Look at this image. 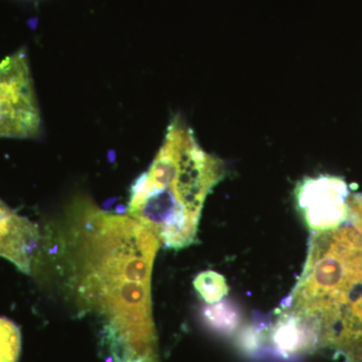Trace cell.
<instances>
[{
  "mask_svg": "<svg viewBox=\"0 0 362 362\" xmlns=\"http://www.w3.org/2000/svg\"><path fill=\"white\" fill-rule=\"evenodd\" d=\"M75 284L110 362H158L151 276L159 240L130 216L88 209L74 230Z\"/></svg>",
  "mask_w": 362,
  "mask_h": 362,
  "instance_id": "6da1fadb",
  "label": "cell"
},
{
  "mask_svg": "<svg viewBox=\"0 0 362 362\" xmlns=\"http://www.w3.org/2000/svg\"><path fill=\"white\" fill-rule=\"evenodd\" d=\"M40 129L28 59L21 49L0 63V137L33 138Z\"/></svg>",
  "mask_w": 362,
  "mask_h": 362,
  "instance_id": "3957f363",
  "label": "cell"
},
{
  "mask_svg": "<svg viewBox=\"0 0 362 362\" xmlns=\"http://www.w3.org/2000/svg\"><path fill=\"white\" fill-rule=\"evenodd\" d=\"M21 350V334L18 326L0 317V362H18Z\"/></svg>",
  "mask_w": 362,
  "mask_h": 362,
  "instance_id": "8992f818",
  "label": "cell"
},
{
  "mask_svg": "<svg viewBox=\"0 0 362 362\" xmlns=\"http://www.w3.org/2000/svg\"><path fill=\"white\" fill-rule=\"evenodd\" d=\"M221 175L220 161L202 149L187 124L175 119L148 170L131 187L128 216L164 246L187 247L197 235L204 199Z\"/></svg>",
  "mask_w": 362,
  "mask_h": 362,
  "instance_id": "7a4b0ae2",
  "label": "cell"
},
{
  "mask_svg": "<svg viewBox=\"0 0 362 362\" xmlns=\"http://www.w3.org/2000/svg\"><path fill=\"white\" fill-rule=\"evenodd\" d=\"M39 245L37 226L0 201V257L28 275Z\"/></svg>",
  "mask_w": 362,
  "mask_h": 362,
  "instance_id": "5b68a950",
  "label": "cell"
},
{
  "mask_svg": "<svg viewBox=\"0 0 362 362\" xmlns=\"http://www.w3.org/2000/svg\"><path fill=\"white\" fill-rule=\"evenodd\" d=\"M347 188L337 178H320L304 185L301 204L307 209V218L314 228L329 230L346 218Z\"/></svg>",
  "mask_w": 362,
  "mask_h": 362,
  "instance_id": "277c9868",
  "label": "cell"
},
{
  "mask_svg": "<svg viewBox=\"0 0 362 362\" xmlns=\"http://www.w3.org/2000/svg\"><path fill=\"white\" fill-rule=\"evenodd\" d=\"M194 286L204 299L209 303H214L225 295L223 278L211 272L201 274L195 279Z\"/></svg>",
  "mask_w": 362,
  "mask_h": 362,
  "instance_id": "52a82bcc",
  "label": "cell"
}]
</instances>
